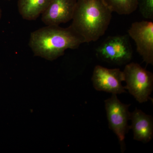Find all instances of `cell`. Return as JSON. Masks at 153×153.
<instances>
[{
	"mask_svg": "<svg viewBox=\"0 0 153 153\" xmlns=\"http://www.w3.org/2000/svg\"><path fill=\"white\" fill-rule=\"evenodd\" d=\"M2 16V11L1 10V7H0V20H1V18Z\"/></svg>",
	"mask_w": 153,
	"mask_h": 153,
	"instance_id": "obj_13",
	"label": "cell"
},
{
	"mask_svg": "<svg viewBox=\"0 0 153 153\" xmlns=\"http://www.w3.org/2000/svg\"><path fill=\"white\" fill-rule=\"evenodd\" d=\"M125 89L137 101L143 103L152 99L150 95L153 89V74L137 63L126 64L123 71Z\"/></svg>",
	"mask_w": 153,
	"mask_h": 153,
	"instance_id": "obj_3",
	"label": "cell"
},
{
	"mask_svg": "<svg viewBox=\"0 0 153 153\" xmlns=\"http://www.w3.org/2000/svg\"><path fill=\"white\" fill-rule=\"evenodd\" d=\"M112 13L104 0H77L70 26L84 43L95 42L106 32Z\"/></svg>",
	"mask_w": 153,
	"mask_h": 153,
	"instance_id": "obj_2",
	"label": "cell"
},
{
	"mask_svg": "<svg viewBox=\"0 0 153 153\" xmlns=\"http://www.w3.org/2000/svg\"><path fill=\"white\" fill-rule=\"evenodd\" d=\"M104 102L108 127L117 136L121 152L123 153L126 149V135L130 129L128 122L130 118L129 108L131 104L121 102L115 94H112Z\"/></svg>",
	"mask_w": 153,
	"mask_h": 153,
	"instance_id": "obj_5",
	"label": "cell"
},
{
	"mask_svg": "<svg viewBox=\"0 0 153 153\" xmlns=\"http://www.w3.org/2000/svg\"><path fill=\"white\" fill-rule=\"evenodd\" d=\"M83 43L70 26H47L31 33L29 45L35 56L52 61L63 56L67 49H77Z\"/></svg>",
	"mask_w": 153,
	"mask_h": 153,
	"instance_id": "obj_1",
	"label": "cell"
},
{
	"mask_svg": "<svg viewBox=\"0 0 153 153\" xmlns=\"http://www.w3.org/2000/svg\"><path fill=\"white\" fill-rule=\"evenodd\" d=\"M128 35L109 36L96 49L97 57L102 61L117 65L129 63L133 57Z\"/></svg>",
	"mask_w": 153,
	"mask_h": 153,
	"instance_id": "obj_4",
	"label": "cell"
},
{
	"mask_svg": "<svg viewBox=\"0 0 153 153\" xmlns=\"http://www.w3.org/2000/svg\"><path fill=\"white\" fill-rule=\"evenodd\" d=\"M112 12L120 15L132 13L138 8V0H104Z\"/></svg>",
	"mask_w": 153,
	"mask_h": 153,
	"instance_id": "obj_11",
	"label": "cell"
},
{
	"mask_svg": "<svg viewBox=\"0 0 153 153\" xmlns=\"http://www.w3.org/2000/svg\"><path fill=\"white\" fill-rule=\"evenodd\" d=\"M94 89L112 94L126 93L122 82L124 81L123 71L120 68H108L100 65L94 67L91 77Z\"/></svg>",
	"mask_w": 153,
	"mask_h": 153,
	"instance_id": "obj_7",
	"label": "cell"
},
{
	"mask_svg": "<svg viewBox=\"0 0 153 153\" xmlns=\"http://www.w3.org/2000/svg\"><path fill=\"white\" fill-rule=\"evenodd\" d=\"M52 0H18L19 14L23 19L34 21L45 10Z\"/></svg>",
	"mask_w": 153,
	"mask_h": 153,
	"instance_id": "obj_10",
	"label": "cell"
},
{
	"mask_svg": "<svg viewBox=\"0 0 153 153\" xmlns=\"http://www.w3.org/2000/svg\"><path fill=\"white\" fill-rule=\"evenodd\" d=\"M5 1H10V0H5Z\"/></svg>",
	"mask_w": 153,
	"mask_h": 153,
	"instance_id": "obj_14",
	"label": "cell"
},
{
	"mask_svg": "<svg viewBox=\"0 0 153 153\" xmlns=\"http://www.w3.org/2000/svg\"><path fill=\"white\" fill-rule=\"evenodd\" d=\"M142 21L134 22L128 33L135 42L137 52L147 65H153V22Z\"/></svg>",
	"mask_w": 153,
	"mask_h": 153,
	"instance_id": "obj_6",
	"label": "cell"
},
{
	"mask_svg": "<svg viewBox=\"0 0 153 153\" xmlns=\"http://www.w3.org/2000/svg\"><path fill=\"white\" fill-rule=\"evenodd\" d=\"M77 0H52L41 14L47 26H59L72 20Z\"/></svg>",
	"mask_w": 153,
	"mask_h": 153,
	"instance_id": "obj_8",
	"label": "cell"
},
{
	"mask_svg": "<svg viewBox=\"0 0 153 153\" xmlns=\"http://www.w3.org/2000/svg\"><path fill=\"white\" fill-rule=\"evenodd\" d=\"M138 7L144 18L153 20V0H138Z\"/></svg>",
	"mask_w": 153,
	"mask_h": 153,
	"instance_id": "obj_12",
	"label": "cell"
},
{
	"mask_svg": "<svg viewBox=\"0 0 153 153\" xmlns=\"http://www.w3.org/2000/svg\"><path fill=\"white\" fill-rule=\"evenodd\" d=\"M131 125L130 129L133 132L134 139L146 143L153 137V119L152 115L145 114L141 110L136 108L131 113Z\"/></svg>",
	"mask_w": 153,
	"mask_h": 153,
	"instance_id": "obj_9",
	"label": "cell"
}]
</instances>
